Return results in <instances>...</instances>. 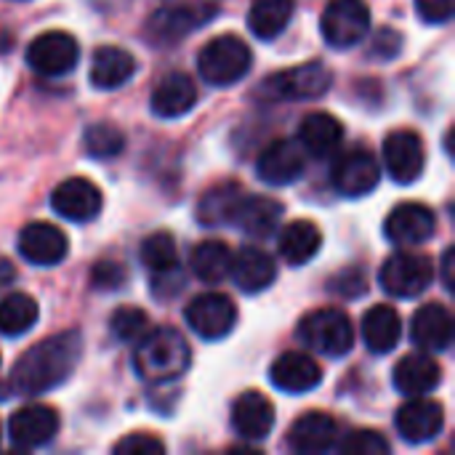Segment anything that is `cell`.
Instances as JSON below:
<instances>
[{
	"label": "cell",
	"mask_w": 455,
	"mask_h": 455,
	"mask_svg": "<svg viewBox=\"0 0 455 455\" xmlns=\"http://www.w3.org/2000/svg\"><path fill=\"white\" fill-rule=\"evenodd\" d=\"M83 355V336L77 331L56 333L19 357L11 373V387L16 395L37 397L61 387L77 368Z\"/></svg>",
	"instance_id": "obj_1"
},
{
	"label": "cell",
	"mask_w": 455,
	"mask_h": 455,
	"mask_svg": "<svg viewBox=\"0 0 455 455\" xmlns=\"http://www.w3.org/2000/svg\"><path fill=\"white\" fill-rule=\"evenodd\" d=\"M189 363H192V349L187 339L171 328L147 333L133 355L136 373L149 384H168L181 379L189 371Z\"/></svg>",
	"instance_id": "obj_2"
},
{
	"label": "cell",
	"mask_w": 455,
	"mask_h": 455,
	"mask_svg": "<svg viewBox=\"0 0 455 455\" xmlns=\"http://www.w3.org/2000/svg\"><path fill=\"white\" fill-rule=\"evenodd\" d=\"M296 336L307 349L320 352L325 357H344V355H349V349L355 344L352 320L341 309H331V307L309 312L299 323Z\"/></svg>",
	"instance_id": "obj_3"
},
{
	"label": "cell",
	"mask_w": 455,
	"mask_h": 455,
	"mask_svg": "<svg viewBox=\"0 0 455 455\" xmlns=\"http://www.w3.org/2000/svg\"><path fill=\"white\" fill-rule=\"evenodd\" d=\"M253 64L251 48L237 35H221L203 45L197 56V72L211 85H232L248 75Z\"/></svg>",
	"instance_id": "obj_4"
},
{
	"label": "cell",
	"mask_w": 455,
	"mask_h": 455,
	"mask_svg": "<svg viewBox=\"0 0 455 455\" xmlns=\"http://www.w3.org/2000/svg\"><path fill=\"white\" fill-rule=\"evenodd\" d=\"M331 83L333 75L323 61H307L269 75L259 91L267 101H304L328 93Z\"/></svg>",
	"instance_id": "obj_5"
},
{
	"label": "cell",
	"mask_w": 455,
	"mask_h": 455,
	"mask_svg": "<svg viewBox=\"0 0 455 455\" xmlns=\"http://www.w3.org/2000/svg\"><path fill=\"white\" fill-rule=\"evenodd\" d=\"M381 288L397 299H413L424 293L435 280V264L424 253H395L381 267Z\"/></svg>",
	"instance_id": "obj_6"
},
{
	"label": "cell",
	"mask_w": 455,
	"mask_h": 455,
	"mask_svg": "<svg viewBox=\"0 0 455 455\" xmlns=\"http://www.w3.org/2000/svg\"><path fill=\"white\" fill-rule=\"evenodd\" d=\"M320 29L333 48H349L368 35L371 11L365 0H331L323 11Z\"/></svg>",
	"instance_id": "obj_7"
},
{
	"label": "cell",
	"mask_w": 455,
	"mask_h": 455,
	"mask_svg": "<svg viewBox=\"0 0 455 455\" xmlns=\"http://www.w3.org/2000/svg\"><path fill=\"white\" fill-rule=\"evenodd\" d=\"M184 317L200 339L219 341L229 336L232 328L237 325V307L224 293H203L189 301Z\"/></svg>",
	"instance_id": "obj_8"
},
{
	"label": "cell",
	"mask_w": 455,
	"mask_h": 455,
	"mask_svg": "<svg viewBox=\"0 0 455 455\" xmlns=\"http://www.w3.org/2000/svg\"><path fill=\"white\" fill-rule=\"evenodd\" d=\"M80 59L77 40L69 32L53 29L37 35L27 48V64L40 75H64Z\"/></svg>",
	"instance_id": "obj_9"
},
{
	"label": "cell",
	"mask_w": 455,
	"mask_h": 455,
	"mask_svg": "<svg viewBox=\"0 0 455 455\" xmlns=\"http://www.w3.org/2000/svg\"><path fill=\"white\" fill-rule=\"evenodd\" d=\"M384 163L395 181L413 184L427 165V149L416 131H392L384 141Z\"/></svg>",
	"instance_id": "obj_10"
},
{
	"label": "cell",
	"mask_w": 455,
	"mask_h": 455,
	"mask_svg": "<svg viewBox=\"0 0 455 455\" xmlns=\"http://www.w3.org/2000/svg\"><path fill=\"white\" fill-rule=\"evenodd\" d=\"M379 176L381 171H379L376 157L363 147L344 152L333 165V187L344 197H363L373 192L379 184Z\"/></svg>",
	"instance_id": "obj_11"
},
{
	"label": "cell",
	"mask_w": 455,
	"mask_h": 455,
	"mask_svg": "<svg viewBox=\"0 0 455 455\" xmlns=\"http://www.w3.org/2000/svg\"><path fill=\"white\" fill-rule=\"evenodd\" d=\"M435 229H437L435 211L424 203H403L384 221V235L397 245L427 243L435 235Z\"/></svg>",
	"instance_id": "obj_12"
},
{
	"label": "cell",
	"mask_w": 455,
	"mask_h": 455,
	"mask_svg": "<svg viewBox=\"0 0 455 455\" xmlns=\"http://www.w3.org/2000/svg\"><path fill=\"white\" fill-rule=\"evenodd\" d=\"M59 432V413L48 405L19 408L8 421V437L16 448H40Z\"/></svg>",
	"instance_id": "obj_13"
},
{
	"label": "cell",
	"mask_w": 455,
	"mask_h": 455,
	"mask_svg": "<svg viewBox=\"0 0 455 455\" xmlns=\"http://www.w3.org/2000/svg\"><path fill=\"white\" fill-rule=\"evenodd\" d=\"M69 245H67V235L48 224V221H32L19 232V253L37 267H53L59 261H64Z\"/></svg>",
	"instance_id": "obj_14"
},
{
	"label": "cell",
	"mask_w": 455,
	"mask_h": 455,
	"mask_svg": "<svg viewBox=\"0 0 455 455\" xmlns=\"http://www.w3.org/2000/svg\"><path fill=\"white\" fill-rule=\"evenodd\" d=\"M51 205L61 219L69 221H91L101 211V192L88 179H67L51 192Z\"/></svg>",
	"instance_id": "obj_15"
},
{
	"label": "cell",
	"mask_w": 455,
	"mask_h": 455,
	"mask_svg": "<svg viewBox=\"0 0 455 455\" xmlns=\"http://www.w3.org/2000/svg\"><path fill=\"white\" fill-rule=\"evenodd\" d=\"M445 427V413L440 403L413 397L408 405L397 411V432L405 443L421 445L435 440Z\"/></svg>",
	"instance_id": "obj_16"
},
{
	"label": "cell",
	"mask_w": 455,
	"mask_h": 455,
	"mask_svg": "<svg viewBox=\"0 0 455 455\" xmlns=\"http://www.w3.org/2000/svg\"><path fill=\"white\" fill-rule=\"evenodd\" d=\"M301 171H304V149L296 141H285V139L272 141L259 155L256 163V173L272 187L293 184L301 176Z\"/></svg>",
	"instance_id": "obj_17"
},
{
	"label": "cell",
	"mask_w": 455,
	"mask_h": 455,
	"mask_svg": "<svg viewBox=\"0 0 455 455\" xmlns=\"http://www.w3.org/2000/svg\"><path fill=\"white\" fill-rule=\"evenodd\" d=\"M275 427V405L261 392H245L232 405V429L251 443L269 437Z\"/></svg>",
	"instance_id": "obj_18"
},
{
	"label": "cell",
	"mask_w": 455,
	"mask_h": 455,
	"mask_svg": "<svg viewBox=\"0 0 455 455\" xmlns=\"http://www.w3.org/2000/svg\"><path fill=\"white\" fill-rule=\"evenodd\" d=\"M269 379L283 392L304 395L323 384V368L304 352H285L275 360Z\"/></svg>",
	"instance_id": "obj_19"
},
{
	"label": "cell",
	"mask_w": 455,
	"mask_h": 455,
	"mask_svg": "<svg viewBox=\"0 0 455 455\" xmlns=\"http://www.w3.org/2000/svg\"><path fill=\"white\" fill-rule=\"evenodd\" d=\"M411 339L424 352H445L453 341V315L443 304H427L413 315Z\"/></svg>",
	"instance_id": "obj_20"
},
{
	"label": "cell",
	"mask_w": 455,
	"mask_h": 455,
	"mask_svg": "<svg viewBox=\"0 0 455 455\" xmlns=\"http://www.w3.org/2000/svg\"><path fill=\"white\" fill-rule=\"evenodd\" d=\"M336 440H339V424L320 411L296 419L288 435V443L296 453H325L336 445Z\"/></svg>",
	"instance_id": "obj_21"
},
{
	"label": "cell",
	"mask_w": 455,
	"mask_h": 455,
	"mask_svg": "<svg viewBox=\"0 0 455 455\" xmlns=\"http://www.w3.org/2000/svg\"><path fill=\"white\" fill-rule=\"evenodd\" d=\"M197 104V85L184 72H168L152 91V112L160 117H181Z\"/></svg>",
	"instance_id": "obj_22"
},
{
	"label": "cell",
	"mask_w": 455,
	"mask_h": 455,
	"mask_svg": "<svg viewBox=\"0 0 455 455\" xmlns=\"http://www.w3.org/2000/svg\"><path fill=\"white\" fill-rule=\"evenodd\" d=\"M344 139V125L328 112H312L299 125V147L312 157H328L339 149Z\"/></svg>",
	"instance_id": "obj_23"
},
{
	"label": "cell",
	"mask_w": 455,
	"mask_h": 455,
	"mask_svg": "<svg viewBox=\"0 0 455 455\" xmlns=\"http://www.w3.org/2000/svg\"><path fill=\"white\" fill-rule=\"evenodd\" d=\"M443 381V368L429 355H408L395 368V387L408 397H424Z\"/></svg>",
	"instance_id": "obj_24"
},
{
	"label": "cell",
	"mask_w": 455,
	"mask_h": 455,
	"mask_svg": "<svg viewBox=\"0 0 455 455\" xmlns=\"http://www.w3.org/2000/svg\"><path fill=\"white\" fill-rule=\"evenodd\" d=\"M136 72V59L117 45H101L91 59V85L112 91L125 85Z\"/></svg>",
	"instance_id": "obj_25"
},
{
	"label": "cell",
	"mask_w": 455,
	"mask_h": 455,
	"mask_svg": "<svg viewBox=\"0 0 455 455\" xmlns=\"http://www.w3.org/2000/svg\"><path fill=\"white\" fill-rule=\"evenodd\" d=\"M229 275L235 277V283L243 293H261L275 283L277 267H275L272 256L264 253L261 248H243L232 259Z\"/></svg>",
	"instance_id": "obj_26"
},
{
	"label": "cell",
	"mask_w": 455,
	"mask_h": 455,
	"mask_svg": "<svg viewBox=\"0 0 455 455\" xmlns=\"http://www.w3.org/2000/svg\"><path fill=\"white\" fill-rule=\"evenodd\" d=\"M320 248H323V232L315 221L307 219L291 221L280 235V256L291 267H301L312 261L320 253Z\"/></svg>",
	"instance_id": "obj_27"
},
{
	"label": "cell",
	"mask_w": 455,
	"mask_h": 455,
	"mask_svg": "<svg viewBox=\"0 0 455 455\" xmlns=\"http://www.w3.org/2000/svg\"><path fill=\"white\" fill-rule=\"evenodd\" d=\"M245 197V189L235 181L227 184H216L211 187L197 205V219L205 227H221V224H235L237 208Z\"/></svg>",
	"instance_id": "obj_28"
},
{
	"label": "cell",
	"mask_w": 455,
	"mask_h": 455,
	"mask_svg": "<svg viewBox=\"0 0 455 455\" xmlns=\"http://www.w3.org/2000/svg\"><path fill=\"white\" fill-rule=\"evenodd\" d=\"M400 333H403V323H400V315L392 307L379 304V307H371V312H365V317H363V339H365L371 352H376V355L392 352L397 347V341H400Z\"/></svg>",
	"instance_id": "obj_29"
},
{
	"label": "cell",
	"mask_w": 455,
	"mask_h": 455,
	"mask_svg": "<svg viewBox=\"0 0 455 455\" xmlns=\"http://www.w3.org/2000/svg\"><path fill=\"white\" fill-rule=\"evenodd\" d=\"M283 219V205L272 197H259V195H245L235 224L243 227L251 237H269L275 232V227Z\"/></svg>",
	"instance_id": "obj_30"
},
{
	"label": "cell",
	"mask_w": 455,
	"mask_h": 455,
	"mask_svg": "<svg viewBox=\"0 0 455 455\" xmlns=\"http://www.w3.org/2000/svg\"><path fill=\"white\" fill-rule=\"evenodd\" d=\"M232 259H235V253L229 251L227 243H221V240H205V243H200L192 251L189 264H192V272H195L197 280H203L208 285H216V283H221V280L229 277Z\"/></svg>",
	"instance_id": "obj_31"
},
{
	"label": "cell",
	"mask_w": 455,
	"mask_h": 455,
	"mask_svg": "<svg viewBox=\"0 0 455 455\" xmlns=\"http://www.w3.org/2000/svg\"><path fill=\"white\" fill-rule=\"evenodd\" d=\"M296 0H253L248 11V27L256 37H277L293 19Z\"/></svg>",
	"instance_id": "obj_32"
},
{
	"label": "cell",
	"mask_w": 455,
	"mask_h": 455,
	"mask_svg": "<svg viewBox=\"0 0 455 455\" xmlns=\"http://www.w3.org/2000/svg\"><path fill=\"white\" fill-rule=\"evenodd\" d=\"M37 323V304L27 293H11L0 301V333L21 336Z\"/></svg>",
	"instance_id": "obj_33"
},
{
	"label": "cell",
	"mask_w": 455,
	"mask_h": 455,
	"mask_svg": "<svg viewBox=\"0 0 455 455\" xmlns=\"http://www.w3.org/2000/svg\"><path fill=\"white\" fill-rule=\"evenodd\" d=\"M141 264L157 275H173L179 269V251L171 232H155L141 243Z\"/></svg>",
	"instance_id": "obj_34"
},
{
	"label": "cell",
	"mask_w": 455,
	"mask_h": 455,
	"mask_svg": "<svg viewBox=\"0 0 455 455\" xmlns=\"http://www.w3.org/2000/svg\"><path fill=\"white\" fill-rule=\"evenodd\" d=\"M200 16L189 8H163L149 19V29L157 40H179L197 27Z\"/></svg>",
	"instance_id": "obj_35"
},
{
	"label": "cell",
	"mask_w": 455,
	"mask_h": 455,
	"mask_svg": "<svg viewBox=\"0 0 455 455\" xmlns=\"http://www.w3.org/2000/svg\"><path fill=\"white\" fill-rule=\"evenodd\" d=\"M125 147V136L120 128H115L112 123H93L85 128V136H83V149L91 155V157H115L117 152H123Z\"/></svg>",
	"instance_id": "obj_36"
},
{
	"label": "cell",
	"mask_w": 455,
	"mask_h": 455,
	"mask_svg": "<svg viewBox=\"0 0 455 455\" xmlns=\"http://www.w3.org/2000/svg\"><path fill=\"white\" fill-rule=\"evenodd\" d=\"M109 328L120 341H141L149 333V317L136 307H120L109 317Z\"/></svg>",
	"instance_id": "obj_37"
},
{
	"label": "cell",
	"mask_w": 455,
	"mask_h": 455,
	"mask_svg": "<svg viewBox=\"0 0 455 455\" xmlns=\"http://www.w3.org/2000/svg\"><path fill=\"white\" fill-rule=\"evenodd\" d=\"M128 283V269L120 261H99L91 269V288L101 293L120 291Z\"/></svg>",
	"instance_id": "obj_38"
},
{
	"label": "cell",
	"mask_w": 455,
	"mask_h": 455,
	"mask_svg": "<svg viewBox=\"0 0 455 455\" xmlns=\"http://www.w3.org/2000/svg\"><path fill=\"white\" fill-rule=\"evenodd\" d=\"M341 453L347 455H387L389 453V443L384 435L371 432V429H360L355 435H349L341 443Z\"/></svg>",
	"instance_id": "obj_39"
},
{
	"label": "cell",
	"mask_w": 455,
	"mask_h": 455,
	"mask_svg": "<svg viewBox=\"0 0 455 455\" xmlns=\"http://www.w3.org/2000/svg\"><path fill=\"white\" fill-rule=\"evenodd\" d=\"M115 453L120 455H160L165 453V445L152 435H128L120 443H115Z\"/></svg>",
	"instance_id": "obj_40"
},
{
	"label": "cell",
	"mask_w": 455,
	"mask_h": 455,
	"mask_svg": "<svg viewBox=\"0 0 455 455\" xmlns=\"http://www.w3.org/2000/svg\"><path fill=\"white\" fill-rule=\"evenodd\" d=\"M416 8L429 24H443L453 16V0H416Z\"/></svg>",
	"instance_id": "obj_41"
},
{
	"label": "cell",
	"mask_w": 455,
	"mask_h": 455,
	"mask_svg": "<svg viewBox=\"0 0 455 455\" xmlns=\"http://www.w3.org/2000/svg\"><path fill=\"white\" fill-rule=\"evenodd\" d=\"M331 288H333L336 293H341L344 299H357V296L365 293V277H363L357 269H347V272H341V275L331 283Z\"/></svg>",
	"instance_id": "obj_42"
},
{
	"label": "cell",
	"mask_w": 455,
	"mask_h": 455,
	"mask_svg": "<svg viewBox=\"0 0 455 455\" xmlns=\"http://www.w3.org/2000/svg\"><path fill=\"white\" fill-rule=\"evenodd\" d=\"M443 267H440V272H443V285H445V291H453L455 280H453V267H455V248H445V253H443V261H440Z\"/></svg>",
	"instance_id": "obj_43"
},
{
	"label": "cell",
	"mask_w": 455,
	"mask_h": 455,
	"mask_svg": "<svg viewBox=\"0 0 455 455\" xmlns=\"http://www.w3.org/2000/svg\"><path fill=\"white\" fill-rule=\"evenodd\" d=\"M8 280H13V267H11V261L0 259V288L8 285Z\"/></svg>",
	"instance_id": "obj_44"
},
{
	"label": "cell",
	"mask_w": 455,
	"mask_h": 455,
	"mask_svg": "<svg viewBox=\"0 0 455 455\" xmlns=\"http://www.w3.org/2000/svg\"><path fill=\"white\" fill-rule=\"evenodd\" d=\"M0 437H3V435H0Z\"/></svg>",
	"instance_id": "obj_45"
}]
</instances>
